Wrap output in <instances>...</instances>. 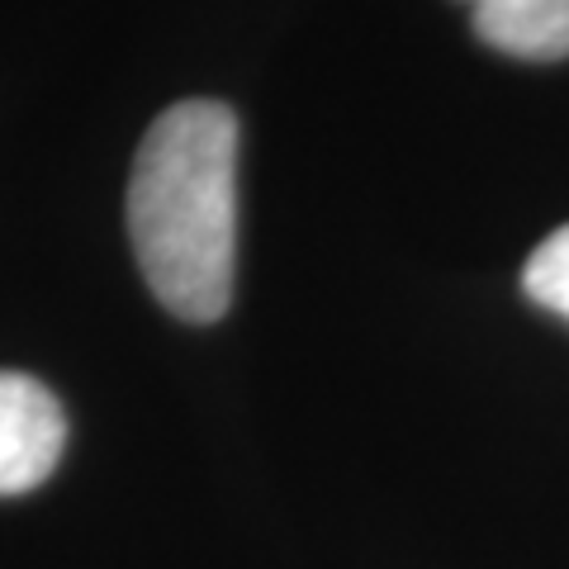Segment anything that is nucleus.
<instances>
[{
    "label": "nucleus",
    "instance_id": "20e7f679",
    "mask_svg": "<svg viewBox=\"0 0 569 569\" xmlns=\"http://www.w3.org/2000/svg\"><path fill=\"white\" fill-rule=\"evenodd\" d=\"M522 290H527V299H537L541 309L569 318V223L556 228V233L531 252L527 271H522Z\"/></svg>",
    "mask_w": 569,
    "mask_h": 569
},
{
    "label": "nucleus",
    "instance_id": "7ed1b4c3",
    "mask_svg": "<svg viewBox=\"0 0 569 569\" xmlns=\"http://www.w3.org/2000/svg\"><path fill=\"white\" fill-rule=\"evenodd\" d=\"M475 33L508 58H569V0H479Z\"/></svg>",
    "mask_w": 569,
    "mask_h": 569
},
{
    "label": "nucleus",
    "instance_id": "f257e3e1",
    "mask_svg": "<svg viewBox=\"0 0 569 569\" xmlns=\"http://www.w3.org/2000/svg\"><path fill=\"white\" fill-rule=\"evenodd\" d=\"M129 238L152 295L186 323L228 313L238 266V119L181 100L148 129L129 176Z\"/></svg>",
    "mask_w": 569,
    "mask_h": 569
},
{
    "label": "nucleus",
    "instance_id": "f03ea898",
    "mask_svg": "<svg viewBox=\"0 0 569 569\" xmlns=\"http://www.w3.org/2000/svg\"><path fill=\"white\" fill-rule=\"evenodd\" d=\"M67 418L52 389L20 370H0V498L29 493L58 470Z\"/></svg>",
    "mask_w": 569,
    "mask_h": 569
},
{
    "label": "nucleus",
    "instance_id": "39448f33",
    "mask_svg": "<svg viewBox=\"0 0 569 569\" xmlns=\"http://www.w3.org/2000/svg\"><path fill=\"white\" fill-rule=\"evenodd\" d=\"M470 6H479V0H470Z\"/></svg>",
    "mask_w": 569,
    "mask_h": 569
}]
</instances>
